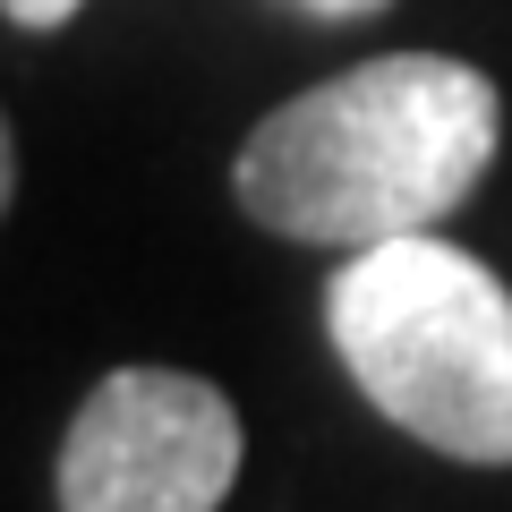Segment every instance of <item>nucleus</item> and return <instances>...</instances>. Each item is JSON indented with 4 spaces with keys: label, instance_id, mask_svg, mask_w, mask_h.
Wrapping results in <instances>:
<instances>
[{
    "label": "nucleus",
    "instance_id": "nucleus-4",
    "mask_svg": "<svg viewBox=\"0 0 512 512\" xmlns=\"http://www.w3.org/2000/svg\"><path fill=\"white\" fill-rule=\"evenodd\" d=\"M9 9V26H26V35H52V26H69L86 0H0Z\"/></svg>",
    "mask_w": 512,
    "mask_h": 512
},
{
    "label": "nucleus",
    "instance_id": "nucleus-5",
    "mask_svg": "<svg viewBox=\"0 0 512 512\" xmlns=\"http://www.w3.org/2000/svg\"><path fill=\"white\" fill-rule=\"evenodd\" d=\"M291 9H308V18H376L393 0H291Z\"/></svg>",
    "mask_w": 512,
    "mask_h": 512
},
{
    "label": "nucleus",
    "instance_id": "nucleus-1",
    "mask_svg": "<svg viewBox=\"0 0 512 512\" xmlns=\"http://www.w3.org/2000/svg\"><path fill=\"white\" fill-rule=\"evenodd\" d=\"M504 146V94L444 52H384L291 94L239 137L231 197L299 248H384L444 231Z\"/></svg>",
    "mask_w": 512,
    "mask_h": 512
},
{
    "label": "nucleus",
    "instance_id": "nucleus-2",
    "mask_svg": "<svg viewBox=\"0 0 512 512\" xmlns=\"http://www.w3.org/2000/svg\"><path fill=\"white\" fill-rule=\"evenodd\" d=\"M325 342L427 453L512 470V291L444 231L359 248L325 282Z\"/></svg>",
    "mask_w": 512,
    "mask_h": 512
},
{
    "label": "nucleus",
    "instance_id": "nucleus-3",
    "mask_svg": "<svg viewBox=\"0 0 512 512\" xmlns=\"http://www.w3.org/2000/svg\"><path fill=\"white\" fill-rule=\"evenodd\" d=\"M248 427L188 367H111L52 453L60 512H222Z\"/></svg>",
    "mask_w": 512,
    "mask_h": 512
}]
</instances>
